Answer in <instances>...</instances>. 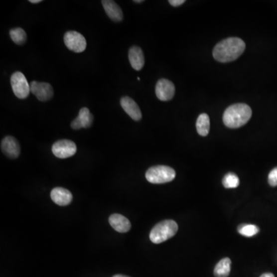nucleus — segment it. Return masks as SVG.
I'll return each mask as SVG.
<instances>
[{"label":"nucleus","instance_id":"nucleus-1","mask_svg":"<svg viewBox=\"0 0 277 277\" xmlns=\"http://www.w3.org/2000/svg\"><path fill=\"white\" fill-rule=\"evenodd\" d=\"M246 49L244 40L240 38L231 37L223 39L215 46L213 56L216 61L230 63L238 59Z\"/></svg>","mask_w":277,"mask_h":277},{"label":"nucleus","instance_id":"nucleus-2","mask_svg":"<svg viewBox=\"0 0 277 277\" xmlns=\"http://www.w3.org/2000/svg\"><path fill=\"white\" fill-rule=\"evenodd\" d=\"M252 117V110L247 104L237 103L225 110L223 120L228 128L237 129L245 125Z\"/></svg>","mask_w":277,"mask_h":277},{"label":"nucleus","instance_id":"nucleus-3","mask_svg":"<svg viewBox=\"0 0 277 277\" xmlns=\"http://www.w3.org/2000/svg\"><path fill=\"white\" fill-rule=\"evenodd\" d=\"M177 231L178 225L174 220H163L152 228L149 239L153 244H159L174 237Z\"/></svg>","mask_w":277,"mask_h":277},{"label":"nucleus","instance_id":"nucleus-4","mask_svg":"<svg viewBox=\"0 0 277 277\" xmlns=\"http://www.w3.org/2000/svg\"><path fill=\"white\" fill-rule=\"evenodd\" d=\"M176 177V172L167 166H155L149 168L145 173V178L149 183L162 184L169 183Z\"/></svg>","mask_w":277,"mask_h":277},{"label":"nucleus","instance_id":"nucleus-5","mask_svg":"<svg viewBox=\"0 0 277 277\" xmlns=\"http://www.w3.org/2000/svg\"><path fill=\"white\" fill-rule=\"evenodd\" d=\"M11 86L17 98L25 99L30 93V84L28 83L26 78L21 72H15L11 76Z\"/></svg>","mask_w":277,"mask_h":277},{"label":"nucleus","instance_id":"nucleus-6","mask_svg":"<svg viewBox=\"0 0 277 277\" xmlns=\"http://www.w3.org/2000/svg\"><path fill=\"white\" fill-rule=\"evenodd\" d=\"M64 43L69 50L74 53H83L86 48V40L84 36L76 31H69L65 33Z\"/></svg>","mask_w":277,"mask_h":277},{"label":"nucleus","instance_id":"nucleus-7","mask_svg":"<svg viewBox=\"0 0 277 277\" xmlns=\"http://www.w3.org/2000/svg\"><path fill=\"white\" fill-rule=\"evenodd\" d=\"M76 150L77 148L75 142L69 139H61L57 141L52 146L53 153L54 154L55 156L59 159L71 157L76 154Z\"/></svg>","mask_w":277,"mask_h":277},{"label":"nucleus","instance_id":"nucleus-8","mask_svg":"<svg viewBox=\"0 0 277 277\" xmlns=\"http://www.w3.org/2000/svg\"><path fill=\"white\" fill-rule=\"evenodd\" d=\"M30 91L41 102H46L53 97V89L49 83L32 81Z\"/></svg>","mask_w":277,"mask_h":277},{"label":"nucleus","instance_id":"nucleus-9","mask_svg":"<svg viewBox=\"0 0 277 277\" xmlns=\"http://www.w3.org/2000/svg\"><path fill=\"white\" fill-rule=\"evenodd\" d=\"M155 95L161 101L172 100L175 95V86L166 79H161L155 85Z\"/></svg>","mask_w":277,"mask_h":277},{"label":"nucleus","instance_id":"nucleus-10","mask_svg":"<svg viewBox=\"0 0 277 277\" xmlns=\"http://www.w3.org/2000/svg\"><path fill=\"white\" fill-rule=\"evenodd\" d=\"M2 152L10 159H16L20 154V145L16 138L8 136L5 137L1 142Z\"/></svg>","mask_w":277,"mask_h":277},{"label":"nucleus","instance_id":"nucleus-11","mask_svg":"<svg viewBox=\"0 0 277 277\" xmlns=\"http://www.w3.org/2000/svg\"><path fill=\"white\" fill-rule=\"evenodd\" d=\"M93 122V117L90 110L83 107L80 110L79 115L71 123V127L73 130H80L82 128H90Z\"/></svg>","mask_w":277,"mask_h":277},{"label":"nucleus","instance_id":"nucleus-12","mask_svg":"<svg viewBox=\"0 0 277 277\" xmlns=\"http://www.w3.org/2000/svg\"><path fill=\"white\" fill-rule=\"evenodd\" d=\"M120 104L124 111L128 114L133 120L139 121L142 119V113L137 103L133 99L129 97H124L120 100Z\"/></svg>","mask_w":277,"mask_h":277},{"label":"nucleus","instance_id":"nucleus-13","mask_svg":"<svg viewBox=\"0 0 277 277\" xmlns=\"http://www.w3.org/2000/svg\"><path fill=\"white\" fill-rule=\"evenodd\" d=\"M51 199L56 204L65 206L69 205L73 200V195L68 189L62 187H56L51 191Z\"/></svg>","mask_w":277,"mask_h":277},{"label":"nucleus","instance_id":"nucleus-14","mask_svg":"<svg viewBox=\"0 0 277 277\" xmlns=\"http://www.w3.org/2000/svg\"><path fill=\"white\" fill-rule=\"evenodd\" d=\"M109 222L110 226L119 233H127L131 229V222L123 215L114 213L110 216Z\"/></svg>","mask_w":277,"mask_h":277},{"label":"nucleus","instance_id":"nucleus-15","mask_svg":"<svg viewBox=\"0 0 277 277\" xmlns=\"http://www.w3.org/2000/svg\"><path fill=\"white\" fill-rule=\"evenodd\" d=\"M129 60L131 63V66L135 70H140L145 64V58H144L143 52L140 47L134 46L129 50Z\"/></svg>","mask_w":277,"mask_h":277},{"label":"nucleus","instance_id":"nucleus-16","mask_svg":"<svg viewBox=\"0 0 277 277\" xmlns=\"http://www.w3.org/2000/svg\"><path fill=\"white\" fill-rule=\"evenodd\" d=\"M103 8L105 9L107 15L114 22H121L124 19V14L122 9L112 0H103L102 1Z\"/></svg>","mask_w":277,"mask_h":277},{"label":"nucleus","instance_id":"nucleus-17","mask_svg":"<svg viewBox=\"0 0 277 277\" xmlns=\"http://www.w3.org/2000/svg\"><path fill=\"white\" fill-rule=\"evenodd\" d=\"M210 117L206 114H200L196 121V130L198 134L202 137H206L210 132Z\"/></svg>","mask_w":277,"mask_h":277},{"label":"nucleus","instance_id":"nucleus-18","mask_svg":"<svg viewBox=\"0 0 277 277\" xmlns=\"http://www.w3.org/2000/svg\"><path fill=\"white\" fill-rule=\"evenodd\" d=\"M231 270V261L230 258H224L216 264L214 269L216 277H228Z\"/></svg>","mask_w":277,"mask_h":277},{"label":"nucleus","instance_id":"nucleus-19","mask_svg":"<svg viewBox=\"0 0 277 277\" xmlns=\"http://www.w3.org/2000/svg\"><path fill=\"white\" fill-rule=\"evenodd\" d=\"M9 35H10L11 39L15 42V44L19 45V46L23 45L27 39L26 33L22 28L17 27L11 29L9 31Z\"/></svg>","mask_w":277,"mask_h":277},{"label":"nucleus","instance_id":"nucleus-20","mask_svg":"<svg viewBox=\"0 0 277 277\" xmlns=\"http://www.w3.org/2000/svg\"><path fill=\"white\" fill-rule=\"evenodd\" d=\"M239 233L246 237H252L257 235L260 231V229L256 225L241 224L237 228Z\"/></svg>","mask_w":277,"mask_h":277},{"label":"nucleus","instance_id":"nucleus-21","mask_svg":"<svg viewBox=\"0 0 277 277\" xmlns=\"http://www.w3.org/2000/svg\"><path fill=\"white\" fill-rule=\"evenodd\" d=\"M223 185L227 189H234L240 185V179L233 172H229L223 177Z\"/></svg>","mask_w":277,"mask_h":277},{"label":"nucleus","instance_id":"nucleus-22","mask_svg":"<svg viewBox=\"0 0 277 277\" xmlns=\"http://www.w3.org/2000/svg\"><path fill=\"white\" fill-rule=\"evenodd\" d=\"M268 182H269V184L271 186H277V167L274 168L270 172L269 176H268Z\"/></svg>","mask_w":277,"mask_h":277},{"label":"nucleus","instance_id":"nucleus-23","mask_svg":"<svg viewBox=\"0 0 277 277\" xmlns=\"http://www.w3.org/2000/svg\"><path fill=\"white\" fill-rule=\"evenodd\" d=\"M185 0H169V2L172 6L177 7L185 3Z\"/></svg>","mask_w":277,"mask_h":277},{"label":"nucleus","instance_id":"nucleus-24","mask_svg":"<svg viewBox=\"0 0 277 277\" xmlns=\"http://www.w3.org/2000/svg\"><path fill=\"white\" fill-rule=\"evenodd\" d=\"M261 277H274V274H270V273H268V274H262V275L261 276Z\"/></svg>","mask_w":277,"mask_h":277},{"label":"nucleus","instance_id":"nucleus-25","mask_svg":"<svg viewBox=\"0 0 277 277\" xmlns=\"http://www.w3.org/2000/svg\"><path fill=\"white\" fill-rule=\"evenodd\" d=\"M41 2H42V0H29V2L33 4L39 3Z\"/></svg>","mask_w":277,"mask_h":277},{"label":"nucleus","instance_id":"nucleus-26","mask_svg":"<svg viewBox=\"0 0 277 277\" xmlns=\"http://www.w3.org/2000/svg\"><path fill=\"white\" fill-rule=\"evenodd\" d=\"M113 277H130L128 276L121 275V274H117V275L114 276Z\"/></svg>","mask_w":277,"mask_h":277},{"label":"nucleus","instance_id":"nucleus-27","mask_svg":"<svg viewBox=\"0 0 277 277\" xmlns=\"http://www.w3.org/2000/svg\"><path fill=\"white\" fill-rule=\"evenodd\" d=\"M143 2L142 0H139V1H134V2H137V3H141V2Z\"/></svg>","mask_w":277,"mask_h":277}]
</instances>
